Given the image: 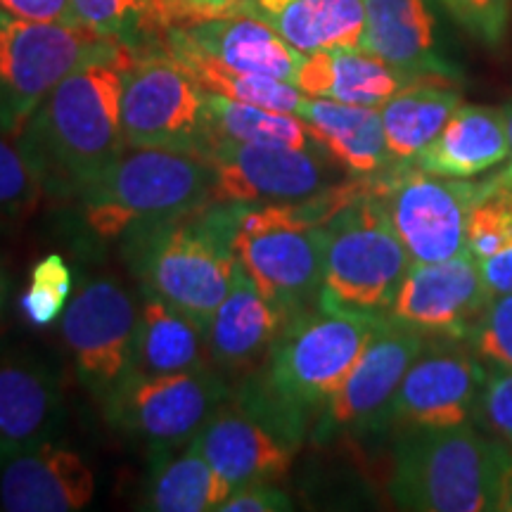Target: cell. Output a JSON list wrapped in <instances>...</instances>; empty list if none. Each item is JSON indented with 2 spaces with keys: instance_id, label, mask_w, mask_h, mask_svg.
I'll use <instances>...</instances> for the list:
<instances>
[{
  "instance_id": "obj_1",
  "label": "cell",
  "mask_w": 512,
  "mask_h": 512,
  "mask_svg": "<svg viewBox=\"0 0 512 512\" xmlns=\"http://www.w3.org/2000/svg\"><path fill=\"white\" fill-rule=\"evenodd\" d=\"M128 57L131 46H124L64 76L17 136L46 195L74 200L128 150L121 133Z\"/></svg>"
},
{
  "instance_id": "obj_2",
  "label": "cell",
  "mask_w": 512,
  "mask_h": 512,
  "mask_svg": "<svg viewBox=\"0 0 512 512\" xmlns=\"http://www.w3.org/2000/svg\"><path fill=\"white\" fill-rule=\"evenodd\" d=\"M214 166L188 152L128 147L76 200V223L95 245L124 242L159 223L204 207Z\"/></svg>"
},
{
  "instance_id": "obj_3",
  "label": "cell",
  "mask_w": 512,
  "mask_h": 512,
  "mask_svg": "<svg viewBox=\"0 0 512 512\" xmlns=\"http://www.w3.org/2000/svg\"><path fill=\"white\" fill-rule=\"evenodd\" d=\"M240 204L195 209L124 240V252L145 292L176 306L207 332L233 285L238 259L233 230Z\"/></svg>"
},
{
  "instance_id": "obj_4",
  "label": "cell",
  "mask_w": 512,
  "mask_h": 512,
  "mask_svg": "<svg viewBox=\"0 0 512 512\" xmlns=\"http://www.w3.org/2000/svg\"><path fill=\"white\" fill-rule=\"evenodd\" d=\"M508 451L472 425L406 430L394 448L389 496L401 510L498 512Z\"/></svg>"
},
{
  "instance_id": "obj_5",
  "label": "cell",
  "mask_w": 512,
  "mask_h": 512,
  "mask_svg": "<svg viewBox=\"0 0 512 512\" xmlns=\"http://www.w3.org/2000/svg\"><path fill=\"white\" fill-rule=\"evenodd\" d=\"M323 233L318 309L389 320V309L413 261L375 192V176L373 188L339 209Z\"/></svg>"
},
{
  "instance_id": "obj_6",
  "label": "cell",
  "mask_w": 512,
  "mask_h": 512,
  "mask_svg": "<svg viewBox=\"0 0 512 512\" xmlns=\"http://www.w3.org/2000/svg\"><path fill=\"white\" fill-rule=\"evenodd\" d=\"M382 323L387 320L323 309L299 313L273 344L259 382L287 413L304 422L337 394Z\"/></svg>"
},
{
  "instance_id": "obj_7",
  "label": "cell",
  "mask_w": 512,
  "mask_h": 512,
  "mask_svg": "<svg viewBox=\"0 0 512 512\" xmlns=\"http://www.w3.org/2000/svg\"><path fill=\"white\" fill-rule=\"evenodd\" d=\"M121 48L124 43L79 24L0 12V133L17 138L64 76L98 57L117 55Z\"/></svg>"
},
{
  "instance_id": "obj_8",
  "label": "cell",
  "mask_w": 512,
  "mask_h": 512,
  "mask_svg": "<svg viewBox=\"0 0 512 512\" xmlns=\"http://www.w3.org/2000/svg\"><path fill=\"white\" fill-rule=\"evenodd\" d=\"M121 133L126 147L202 157L207 145V91L169 50L147 55L131 50L121 88Z\"/></svg>"
},
{
  "instance_id": "obj_9",
  "label": "cell",
  "mask_w": 512,
  "mask_h": 512,
  "mask_svg": "<svg viewBox=\"0 0 512 512\" xmlns=\"http://www.w3.org/2000/svg\"><path fill=\"white\" fill-rule=\"evenodd\" d=\"M226 401V382L209 366L162 375L133 373L105 403V413L152 458H162L188 446Z\"/></svg>"
},
{
  "instance_id": "obj_10",
  "label": "cell",
  "mask_w": 512,
  "mask_h": 512,
  "mask_svg": "<svg viewBox=\"0 0 512 512\" xmlns=\"http://www.w3.org/2000/svg\"><path fill=\"white\" fill-rule=\"evenodd\" d=\"M403 247L413 264H437L467 252V221L482 195V181H463L396 164L375 176Z\"/></svg>"
},
{
  "instance_id": "obj_11",
  "label": "cell",
  "mask_w": 512,
  "mask_h": 512,
  "mask_svg": "<svg viewBox=\"0 0 512 512\" xmlns=\"http://www.w3.org/2000/svg\"><path fill=\"white\" fill-rule=\"evenodd\" d=\"M138 309L114 278H86L62 313V339L76 377L105 406L131 375Z\"/></svg>"
},
{
  "instance_id": "obj_12",
  "label": "cell",
  "mask_w": 512,
  "mask_h": 512,
  "mask_svg": "<svg viewBox=\"0 0 512 512\" xmlns=\"http://www.w3.org/2000/svg\"><path fill=\"white\" fill-rule=\"evenodd\" d=\"M425 337L396 325H380L337 394L325 403L313 430L316 444L375 434L392 425V406L403 375L425 349Z\"/></svg>"
},
{
  "instance_id": "obj_13",
  "label": "cell",
  "mask_w": 512,
  "mask_h": 512,
  "mask_svg": "<svg viewBox=\"0 0 512 512\" xmlns=\"http://www.w3.org/2000/svg\"><path fill=\"white\" fill-rule=\"evenodd\" d=\"M204 159L216 176L211 200L221 204L304 202L335 185L320 147L226 143Z\"/></svg>"
},
{
  "instance_id": "obj_14",
  "label": "cell",
  "mask_w": 512,
  "mask_h": 512,
  "mask_svg": "<svg viewBox=\"0 0 512 512\" xmlns=\"http://www.w3.org/2000/svg\"><path fill=\"white\" fill-rule=\"evenodd\" d=\"M489 299L477 259L463 252L437 264H411L389 320L425 339L458 342L470 337Z\"/></svg>"
},
{
  "instance_id": "obj_15",
  "label": "cell",
  "mask_w": 512,
  "mask_h": 512,
  "mask_svg": "<svg viewBox=\"0 0 512 512\" xmlns=\"http://www.w3.org/2000/svg\"><path fill=\"white\" fill-rule=\"evenodd\" d=\"M484 363L463 349L427 347L403 375L392 406V425L406 430H446L472 425L482 406Z\"/></svg>"
},
{
  "instance_id": "obj_16",
  "label": "cell",
  "mask_w": 512,
  "mask_h": 512,
  "mask_svg": "<svg viewBox=\"0 0 512 512\" xmlns=\"http://www.w3.org/2000/svg\"><path fill=\"white\" fill-rule=\"evenodd\" d=\"M93 467L55 439L0 448V510L79 512L93 503Z\"/></svg>"
},
{
  "instance_id": "obj_17",
  "label": "cell",
  "mask_w": 512,
  "mask_h": 512,
  "mask_svg": "<svg viewBox=\"0 0 512 512\" xmlns=\"http://www.w3.org/2000/svg\"><path fill=\"white\" fill-rule=\"evenodd\" d=\"M226 482H275L292 467L299 444L245 403H223L190 441Z\"/></svg>"
},
{
  "instance_id": "obj_18",
  "label": "cell",
  "mask_w": 512,
  "mask_h": 512,
  "mask_svg": "<svg viewBox=\"0 0 512 512\" xmlns=\"http://www.w3.org/2000/svg\"><path fill=\"white\" fill-rule=\"evenodd\" d=\"M363 50L415 79L458 81L444 55L439 19L430 0H366Z\"/></svg>"
},
{
  "instance_id": "obj_19",
  "label": "cell",
  "mask_w": 512,
  "mask_h": 512,
  "mask_svg": "<svg viewBox=\"0 0 512 512\" xmlns=\"http://www.w3.org/2000/svg\"><path fill=\"white\" fill-rule=\"evenodd\" d=\"M169 38L230 69L294 83L304 55L294 50L271 24L254 15L204 19L169 29Z\"/></svg>"
},
{
  "instance_id": "obj_20",
  "label": "cell",
  "mask_w": 512,
  "mask_h": 512,
  "mask_svg": "<svg viewBox=\"0 0 512 512\" xmlns=\"http://www.w3.org/2000/svg\"><path fill=\"white\" fill-rule=\"evenodd\" d=\"M290 316L268 302L238 264L228 297L207 328L209 363L221 373H240L256 366L283 335Z\"/></svg>"
},
{
  "instance_id": "obj_21",
  "label": "cell",
  "mask_w": 512,
  "mask_h": 512,
  "mask_svg": "<svg viewBox=\"0 0 512 512\" xmlns=\"http://www.w3.org/2000/svg\"><path fill=\"white\" fill-rule=\"evenodd\" d=\"M62 422L64 394L53 368L36 356H0V448L55 439Z\"/></svg>"
},
{
  "instance_id": "obj_22",
  "label": "cell",
  "mask_w": 512,
  "mask_h": 512,
  "mask_svg": "<svg viewBox=\"0 0 512 512\" xmlns=\"http://www.w3.org/2000/svg\"><path fill=\"white\" fill-rule=\"evenodd\" d=\"M508 159H512V145L503 107L463 102L413 164L430 174L472 181Z\"/></svg>"
},
{
  "instance_id": "obj_23",
  "label": "cell",
  "mask_w": 512,
  "mask_h": 512,
  "mask_svg": "<svg viewBox=\"0 0 512 512\" xmlns=\"http://www.w3.org/2000/svg\"><path fill=\"white\" fill-rule=\"evenodd\" d=\"M415 79L363 48L320 50L304 55L294 86L309 98H325L361 107H382Z\"/></svg>"
},
{
  "instance_id": "obj_24",
  "label": "cell",
  "mask_w": 512,
  "mask_h": 512,
  "mask_svg": "<svg viewBox=\"0 0 512 512\" xmlns=\"http://www.w3.org/2000/svg\"><path fill=\"white\" fill-rule=\"evenodd\" d=\"M297 114L309 128L313 143L351 174L377 176L394 166L384 138L380 107L347 105L306 95Z\"/></svg>"
},
{
  "instance_id": "obj_25",
  "label": "cell",
  "mask_w": 512,
  "mask_h": 512,
  "mask_svg": "<svg viewBox=\"0 0 512 512\" xmlns=\"http://www.w3.org/2000/svg\"><path fill=\"white\" fill-rule=\"evenodd\" d=\"M245 15L264 19L302 55L361 48L366 31V0H252Z\"/></svg>"
},
{
  "instance_id": "obj_26",
  "label": "cell",
  "mask_w": 512,
  "mask_h": 512,
  "mask_svg": "<svg viewBox=\"0 0 512 512\" xmlns=\"http://www.w3.org/2000/svg\"><path fill=\"white\" fill-rule=\"evenodd\" d=\"M207 332L176 306L143 290L131 375H162L209 366Z\"/></svg>"
},
{
  "instance_id": "obj_27",
  "label": "cell",
  "mask_w": 512,
  "mask_h": 512,
  "mask_svg": "<svg viewBox=\"0 0 512 512\" xmlns=\"http://www.w3.org/2000/svg\"><path fill=\"white\" fill-rule=\"evenodd\" d=\"M463 105L456 81L425 79L411 83L380 107L384 138L394 164H413L415 157L444 131Z\"/></svg>"
},
{
  "instance_id": "obj_28",
  "label": "cell",
  "mask_w": 512,
  "mask_h": 512,
  "mask_svg": "<svg viewBox=\"0 0 512 512\" xmlns=\"http://www.w3.org/2000/svg\"><path fill=\"white\" fill-rule=\"evenodd\" d=\"M233 494V486L188 444L183 453L155 458L140 508L152 512H211Z\"/></svg>"
},
{
  "instance_id": "obj_29",
  "label": "cell",
  "mask_w": 512,
  "mask_h": 512,
  "mask_svg": "<svg viewBox=\"0 0 512 512\" xmlns=\"http://www.w3.org/2000/svg\"><path fill=\"white\" fill-rule=\"evenodd\" d=\"M273 145V147H318L299 114L275 112L245 105L207 93V145L202 159L214 145Z\"/></svg>"
},
{
  "instance_id": "obj_30",
  "label": "cell",
  "mask_w": 512,
  "mask_h": 512,
  "mask_svg": "<svg viewBox=\"0 0 512 512\" xmlns=\"http://www.w3.org/2000/svg\"><path fill=\"white\" fill-rule=\"evenodd\" d=\"M166 50L188 69L192 79L200 83L207 93L223 95V98L245 102V105L290 114H297L306 98L294 83L273 79V76L238 72V69H230L226 64L197 53V50L185 46V43L174 41V38H169V48Z\"/></svg>"
},
{
  "instance_id": "obj_31",
  "label": "cell",
  "mask_w": 512,
  "mask_h": 512,
  "mask_svg": "<svg viewBox=\"0 0 512 512\" xmlns=\"http://www.w3.org/2000/svg\"><path fill=\"white\" fill-rule=\"evenodd\" d=\"M41 195H46L41 178L17 138L0 133V219L27 216Z\"/></svg>"
},
{
  "instance_id": "obj_32",
  "label": "cell",
  "mask_w": 512,
  "mask_h": 512,
  "mask_svg": "<svg viewBox=\"0 0 512 512\" xmlns=\"http://www.w3.org/2000/svg\"><path fill=\"white\" fill-rule=\"evenodd\" d=\"M512 238V195L482 181V195L467 221V252L477 261L489 259Z\"/></svg>"
},
{
  "instance_id": "obj_33",
  "label": "cell",
  "mask_w": 512,
  "mask_h": 512,
  "mask_svg": "<svg viewBox=\"0 0 512 512\" xmlns=\"http://www.w3.org/2000/svg\"><path fill=\"white\" fill-rule=\"evenodd\" d=\"M74 19L79 27H86L95 34L112 38V41L131 46V36L147 22L145 0H69Z\"/></svg>"
},
{
  "instance_id": "obj_34",
  "label": "cell",
  "mask_w": 512,
  "mask_h": 512,
  "mask_svg": "<svg viewBox=\"0 0 512 512\" xmlns=\"http://www.w3.org/2000/svg\"><path fill=\"white\" fill-rule=\"evenodd\" d=\"M467 339L482 363L512 368V292L489 299Z\"/></svg>"
},
{
  "instance_id": "obj_35",
  "label": "cell",
  "mask_w": 512,
  "mask_h": 512,
  "mask_svg": "<svg viewBox=\"0 0 512 512\" xmlns=\"http://www.w3.org/2000/svg\"><path fill=\"white\" fill-rule=\"evenodd\" d=\"M512 0H458L456 17L486 46L503 41L510 22Z\"/></svg>"
},
{
  "instance_id": "obj_36",
  "label": "cell",
  "mask_w": 512,
  "mask_h": 512,
  "mask_svg": "<svg viewBox=\"0 0 512 512\" xmlns=\"http://www.w3.org/2000/svg\"><path fill=\"white\" fill-rule=\"evenodd\" d=\"M479 413L501 441L512 446V368L491 370L484 384Z\"/></svg>"
},
{
  "instance_id": "obj_37",
  "label": "cell",
  "mask_w": 512,
  "mask_h": 512,
  "mask_svg": "<svg viewBox=\"0 0 512 512\" xmlns=\"http://www.w3.org/2000/svg\"><path fill=\"white\" fill-rule=\"evenodd\" d=\"M252 0H166L164 29L188 27L204 19L245 15Z\"/></svg>"
},
{
  "instance_id": "obj_38",
  "label": "cell",
  "mask_w": 512,
  "mask_h": 512,
  "mask_svg": "<svg viewBox=\"0 0 512 512\" xmlns=\"http://www.w3.org/2000/svg\"><path fill=\"white\" fill-rule=\"evenodd\" d=\"M292 498L273 482H249L233 489L221 512H287L292 510Z\"/></svg>"
},
{
  "instance_id": "obj_39",
  "label": "cell",
  "mask_w": 512,
  "mask_h": 512,
  "mask_svg": "<svg viewBox=\"0 0 512 512\" xmlns=\"http://www.w3.org/2000/svg\"><path fill=\"white\" fill-rule=\"evenodd\" d=\"M67 304L69 299L64 297V294L36 283H29V287L22 294V299H19V309H22L29 323H34L36 328H48V325L55 323L57 318H62Z\"/></svg>"
},
{
  "instance_id": "obj_40",
  "label": "cell",
  "mask_w": 512,
  "mask_h": 512,
  "mask_svg": "<svg viewBox=\"0 0 512 512\" xmlns=\"http://www.w3.org/2000/svg\"><path fill=\"white\" fill-rule=\"evenodd\" d=\"M0 12L36 22L76 24L69 0H0Z\"/></svg>"
},
{
  "instance_id": "obj_41",
  "label": "cell",
  "mask_w": 512,
  "mask_h": 512,
  "mask_svg": "<svg viewBox=\"0 0 512 512\" xmlns=\"http://www.w3.org/2000/svg\"><path fill=\"white\" fill-rule=\"evenodd\" d=\"M31 283L50 287V290L64 294V297H72L74 294V275L72 266L67 264L62 254H48L41 261H36L31 268Z\"/></svg>"
},
{
  "instance_id": "obj_42",
  "label": "cell",
  "mask_w": 512,
  "mask_h": 512,
  "mask_svg": "<svg viewBox=\"0 0 512 512\" xmlns=\"http://www.w3.org/2000/svg\"><path fill=\"white\" fill-rule=\"evenodd\" d=\"M477 264L489 297L512 292V238L496 254H491L484 261H477Z\"/></svg>"
},
{
  "instance_id": "obj_43",
  "label": "cell",
  "mask_w": 512,
  "mask_h": 512,
  "mask_svg": "<svg viewBox=\"0 0 512 512\" xmlns=\"http://www.w3.org/2000/svg\"><path fill=\"white\" fill-rule=\"evenodd\" d=\"M498 512H512V446L503 465L501 486H498Z\"/></svg>"
},
{
  "instance_id": "obj_44",
  "label": "cell",
  "mask_w": 512,
  "mask_h": 512,
  "mask_svg": "<svg viewBox=\"0 0 512 512\" xmlns=\"http://www.w3.org/2000/svg\"><path fill=\"white\" fill-rule=\"evenodd\" d=\"M486 183H489L491 188L510 192V195H512V159H510V162H505V166H503L501 171H496L494 176L486 178Z\"/></svg>"
},
{
  "instance_id": "obj_45",
  "label": "cell",
  "mask_w": 512,
  "mask_h": 512,
  "mask_svg": "<svg viewBox=\"0 0 512 512\" xmlns=\"http://www.w3.org/2000/svg\"><path fill=\"white\" fill-rule=\"evenodd\" d=\"M145 5H147V22L157 24V27H162L166 0H145Z\"/></svg>"
},
{
  "instance_id": "obj_46",
  "label": "cell",
  "mask_w": 512,
  "mask_h": 512,
  "mask_svg": "<svg viewBox=\"0 0 512 512\" xmlns=\"http://www.w3.org/2000/svg\"><path fill=\"white\" fill-rule=\"evenodd\" d=\"M8 294H10V283H8V273H5L3 259H0V320H3V313H5V304H8Z\"/></svg>"
},
{
  "instance_id": "obj_47",
  "label": "cell",
  "mask_w": 512,
  "mask_h": 512,
  "mask_svg": "<svg viewBox=\"0 0 512 512\" xmlns=\"http://www.w3.org/2000/svg\"><path fill=\"white\" fill-rule=\"evenodd\" d=\"M503 112H505V121H508V133H510V145H512V100L503 107Z\"/></svg>"
},
{
  "instance_id": "obj_48",
  "label": "cell",
  "mask_w": 512,
  "mask_h": 512,
  "mask_svg": "<svg viewBox=\"0 0 512 512\" xmlns=\"http://www.w3.org/2000/svg\"><path fill=\"white\" fill-rule=\"evenodd\" d=\"M444 3H446L448 8H451V10H456V3H458V0H444Z\"/></svg>"
}]
</instances>
